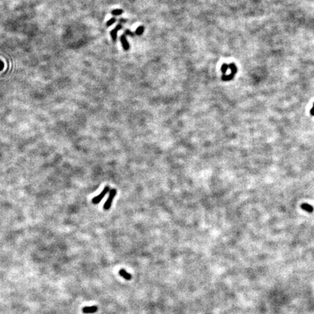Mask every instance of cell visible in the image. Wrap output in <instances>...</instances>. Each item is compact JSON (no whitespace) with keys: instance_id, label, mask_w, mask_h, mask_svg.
Instances as JSON below:
<instances>
[{"instance_id":"obj_1","label":"cell","mask_w":314,"mask_h":314,"mask_svg":"<svg viewBox=\"0 0 314 314\" xmlns=\"http://www.w3.org/2000/svg\"><path fill=\"white\" fill-rule=\"evenodd\" d=\"M228 67H229V69H231V73H230L229 75H228V76L225 74H222V77H221V79H222V81H225V82H228V81L232 80L237 72V67L236 66V65L234 64V63H230V64L228 65Z\"/></svg>"},{"instance_id":"obj_2","label":"cell","mask_w":314,"mask_h":314,"mask_svg":"<svg viewBox=\"0 0 314 314\" xmlns=\"http://www.w3.org/2000/svg\"><path fill=\"white\" fill-rule=\"evenodd\" d=\"M116 195V190L114 189V188H113V189H110V191H109L108 198V199L106 200V201L105 202V204L104 205V210L107 211L110 208V207H111V205H112V203H113V199H114L115 196Z\"/></svg>"},{"instance_id":"obj_3","label":"cell","mask_w":314,"mask_h":314,"mask_svg":"<svg viewBox=\"0 0 314 314\" xmlns=\"http://www.w3.org/2000/svg\"><path fill=\"white\" fill-rule=\"evenodd\" d=\"M109 191H110V188H109V186H108L107 185V186L105 187L102 192H101L99 195L96 196L95 198H93V199L92 200V202L94 204H99V203L102 201L103 199L104 198L105 196H106V194L109 192Z\"/></svg>"},{"instance_id":"obj_4","label":"cell","mask_w":314,"mask_h":314,"mask_svg":"<svg viewBox=\"0 0 314 314\" xmlns=\"http://www.w3.org/2000/svg\"><path fill=\"white\" fill-rule=\"evenodd\" d=\"M122 28V25H118V26H116V27L113 30H112L111 31H110V36H111V38L112 39H113V41H116V37H117V33L118 31H119V30H121Z\"/></svg>"},{"instance_id":"obj_5","label":"cell","mask_w":314,"mask_h":314,"mask_svg":"<svg viewBox=\"0 0 314 314\" xmlns=\"http://www.w3.org/2000/svg\"><path fill=\"white\" fill-rule=\"evenodd\" d=\"M98 311V307L97 306H88V307H85L82 310L84 313H95Z\"/></svg>"},{"instance_id":"obj_6","label":"cell","mask_w":314,"mask_h":314,"mask_svg":"<svg viewBox=\"0 0 314 314\" xmlns=\"http://www.w3.org/2000/svg\"><path fill=\"white\" fill-rule=\"evenodd\" d=\"M121 42H122L124 50H128L129 49V45L128 43L127 40L126 35L125 34H122V36H121Z\"/></svg>"},{"instance_id":"obj_7","label":"cell","mask_w":314,"mask_h":314,"mask_svg":"<svg viewBox=\"0 0 314 314\" xmlns=\"http://www.w3.org/2000/svg\"><path fill=\"white\" fill-rule=\"evenodd\" d=\"M119 275L122 277H123L124 278H125L126 280H127V281H129V280H130L131 278H132V276L124 269H121L120 271H119Z\"/></svg>"},{"instance_id":"obj_8","label":"cell","mask_w":314,"mask_h":314,"mask_svg":"<svg viewBox=\"0 0 314 314\" xmlns=\"http://www.w3.org/2000/svg\"><path fill=\"white\" fill-rule=\"evenodd\" d=\"M301 208L303 209V210L306 211V212H310V213L313 212V207H312L311 205H310V204H307V203H304V204H302Z\"/></svg>"},{"instance_id":"obj_9","label":"cell","mask_w":314,"mask_h":314,"mask_svg":"<svg viewBox=\"0 0 314 314\" xmlns=\"http://www.w3.org/2000/svg\"><path fill=\"white\" fill-rule=\"evenodd\" d=\"M143 31H144L143 26H139V27H138V29H136V31H135V34L140 36V35H141L143 33Z\"/></svg>"},{"instance_id":"obj_10","label":"cell","mask_w":314,"mask_h":314,"mask_svg":"<svg viewBox=\"0 0 314 314\" xmlns=\"http://www.w3.org/2000/svg\"><path fill=\"white\" fill-rule=\"evenodd\" d=\"M228 68L229 67H228V65H227V63H223V64H222V66H221V71L222 72L223 74H225L226 71H228Z\"/></svg>"},{"instance_id":"obj_11","label":"cell","mask_w":314,"mask_h":314,"mask_svg":"<svg viewBox=\"0 0 314 314\" xmlns=\"http://www.w3.org/2000/svg\"><path fill=\"white\" fill-rule=\"evenodd\" d=\"M124 13V11L122 10H114L111 12V14L113 15H119L122 14Z\"/></svg>"},{"instance_id":"obj_12","label":"cell","mask_w":314,"mask_h":314,"mask_svg":"<svg viewBox=\"0 0 314 314\" xmlns=\"http://www.w3.org/2000/svg\"><path fill=\"white\" fill-rule=\"evenodd\" d=\"M115 22H116V18L113 17V18L110 19V20H109L107 22V23H106V26H111V25L113 24V23H114Z\"/></svg>"},{"instance_id":"obj_13","label":"cell","mask_w":314,"mask_h":314,"mask_svg":"<svg viewBox=\"0 0 314 314\" xmlns=\"http://www.w3.org/2000/svg\"><path fill=\"white\" fill-rule=\"evenodd\" d=\"M124 34H125V35H129V36H135V34L132 33V32H131L130 31H129V30H127L126 31H125Z\"/></svg>"},{"instance_id":"obj_14","label":"cell","mask_w":314,"mask_h":314,"mask_svg":"<svg viewBox=\"0 0 314 314\" xmlns=\"http://www.w3.org/2000/svg\"><path fill=\"white\" fill-rule=\"evenodd\" d=\"M310 113L311 116H314V103L313 104V107H312V108L310 110Z\"/></svg>"},{"instance_id":"obj_15","label":"cell","mask_w":314,"mask_h":314,"mask_svg":"<svg viewBox=\"0 0 314 314\" xmlns=\"http://www.w3.org/2000/svg\"><path fill=\"white\" fill-rule=\"evenodd\" d=\"M3 68H4V63L0 60V70H2Z\"/></svg>"}]
</instances>
